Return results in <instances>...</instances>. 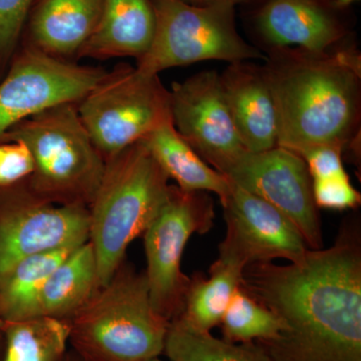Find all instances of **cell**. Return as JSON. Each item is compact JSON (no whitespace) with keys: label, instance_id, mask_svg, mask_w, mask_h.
Instances as JSON below:
<instances>
[{"label":"cell","instance_id":"obj_10","mask_svg":"<svg viewBox=\"0 0 361 361\" xmlns=\"http://www.w3.org/2000/svg\"><path fill=\"white\" fill-rule=\"evenodd\" d=\"M108 71L80 66L28 44L14 56L0 82V142L23 121L47 109L78 103Z\"/></svg>","mask_w":361,"mask_h":361},{"label":"cell","instance_id":"obj_7","mask_svg":"<svg viewBox=\"0 0 361 361\" xmlns=\"http://www.w3.org/2000/svg\"><path fill=\"white\" fill-rule=\"evenodd\" d=\"M78 113L104 159L120 153L172 120L170 92L159 75L132 66L106 73L78 103Z\"/></svg>","mask_w":361,"mask_h":361},{"label":"cell","instance_id":"obj_9","mask_svg":"<svg viewBox=\"0 0 361 361\" xmlns=\"http://www.w3.org/2000/svg\"><path fill=\"white\" fill-rule=\"evenodd\" d=\"M89 233L87 207L45 202L25 180L0 187V279L23 259L82 245Z\"/></svg>","mask_w":361,"mask_h":361},{"label":"cell","instance_id":"obj_5","mask_svg":"<svg viewBox=\"0 0 361 361\" xmlns=\"http://www.w3.org/2000/svg\"><path fill=\"white\" fill-rule=\"evenodd\" d=\"M20 141L32 154L33 170L25 182L35 196L59 206H84L94 201L106 159L94 146L77 103L47 109L14 126L2 142Z\"/></svg>","mask_w":361,"mask_h":361},{"label":"cell","instance_id":"obj_14","mask_svg":"<svg viewBox=\"0 0 361 361\" xmlns=\"http://www.w3.org/2000/svg\"><path fill=\"white\" fill-rule=\"evenodd\" d=\"M259 35L274 49L311 54L332 51L345 30L318 0H266L256 16Z\"/></svg>","mask_w":361,"mask_h":361},{"label":"cell","instance_id":"obj_18","mask_svg":"<svg viewBox=\"0 0 361 361\" xmlns=\"http://www.w3.org/2000/svg\"><path fill=\"white\" fill-rule=\"evenodd\" d=\"M147 146L161 170L185 192H206L224 200L231 182L211 167L177 132L172 120L145 137Z\"/></svg>","mask_w":361,"mask_h":361},{"label":"cell","instance_id":"obj_21","mask_svg":"<svg viewBox=\"0 0 361 361\" xmlns=\"http://www.w3.org/2000/svg\"><path fill=\"white\" fill-rule=\"evenodd\" d=\"M75 248L44 252L23 259L0 279V319L16 322L39 316V299L54 270Z\"/></svg>","mask_w":361,"mask_h":361},{"label":"cell","instance_id":"obj_28","mask_svg":"<svg viewBox=\"0 0 361 361\" xmlns=\"http://www.w3.org/2000/svg\"><path fill=\"white\" fill-rule=\"evenodd\" d=\"M342 151L334 147H316L301 153L311 179L322 180L348 175L341 159Z\"/></svg>","mask_w":361,"mask_h":361},{"label":"cell","instance_id":"obj_24","mask_svg":"<svg viewBox=\"0 0 361 361\" xmlns=\"http://www.w3.org/2000/svg\"><path fill=\"white\" fill-rule=\"evenodd\" d=\"M220 325L223 339L234 343L275 341L285 329L281 319L249 295L241 285L233 294Z\"/></svg>","mask_w":361,"mask_h":361},{"label":"cell","instance_id":"obj_26","mask_svg":"<svg viewBox=\"0 0 361 361\" xmlns=\"http://www.w3.org/2000/svg\"><path fill=\"white\" fill-rule=\"evenodd\" d=\"M312 194L317 208L348 210L360 205L361 195L351 185L349 176L312 180Z\"/></svg>","mask_w":361,"mask_h":361},{"label":"cell","instance_id":"obj_12","mask_svg":"<svg viewBox=\"0 0 361 361\" xmlns=\"http://www.w3.org/2000/svg\"><path fill=\"white\" fill-rule=\"evenodd\" d=\"M225 177L283 213L296 226L310 250L323 248L312 179L300 156L279 146L259 153L246 152Z\"/></svg>","mask_w":361,"mask_h":361},{"label":"cell","instance_id":"obj_2","mask_svg":"<svg viewBox=\"0 0 361 361\" xmlns=\"http://www.w3.org/2000/svg\"><path fill=\"white\" fill-rule=\"evenodd\" d=\"M265 63L276 109L278 146L297 155L322 146L343 151L360 121L357 52L275 49Z\"/></svg>","mask_w":361,"mask_h":361},{"label":"cell","instance_id":"obj_29","mask_svg":"<svg viewBox=\"0 0 361 361\" xmlns=\"http://www.w3.org/2000/svg\"><path fill=\"white\" fill-rule=\"evenodd\" d=\"M183 4H189L194 6H216V4H229L233 6H238L241 4H248V2L254 1V0H178Z\"/></svg>","mask_w":361,"mask_h":361},{"label":"cell","instance_id":"obj_6","mask_svg":"<svg viewBox=\"0 0 361 361\" xmlns=\"http://www.w3.org/2000/svg\"><path fill=\"white\" fill-rule=\"evenodd\" d=\"M153 4L155 35L135 66L142 73L159 75L168 68L204 61H267V56L239 35L236 6H194L178 0H153Z\"/></svg>","mask_w":361,"mask_h":361},{"label":"cell","instance_id":"obj_15","mask_svg":"<svg viewBox=\"0 0 361 361\" xmlns=\"http://www.w3.org/2000/svg\"><path fill=\"white\" fill-rule=\"evenodd\" d=\"M220 75L235 127L247 151L259 153L277 147L276 109L263 66L230 63Z\"/></svg>","mask_w":361,"mask_h":361},{"label":"cell","instance_id":"obj_8","mask_svg":"<svg viewBox=\"0 0 361 361\" xmlns=\"http://www.w3.org/2000/svg\"><path fill=\"white\" fill-rule=\"evenodd\" d=\"M214 219L210 195L171 186L160 213L142 234L149 298L157 312L170 322L182 312L190 282L180 268L185 247L192 235L210 231Z\"/></svg>","mask_w":361,"mask_h":361},{"label":"cell","instance_id":"obj_4","mask_svg":"<svg viewBox=\"0 0 361 361\" xmlns=\"http://www.w3.org/2000/svg\"><path fill=\"white\" fill-rule=\"evenodd\" d=\"M70 324L85 361H149L164 353L170 322L153 307L146 274L123 262Z\"/></svg>","mask_w":361,"mask_h":361},{"label":"cell","instance_id":"obj_20","mask_svg":"<svg viewBox=\"0 0 361 361\" xmlns=\"http://www.w3.org/2000/svg\"><path fill=\"white\" fill-rule=\"evenodd\" d=\"M244 266L218 258L211 265L208 276L195 273L190 278L180 318L190 326L211 332L220 325L233 294L241 285Z\"/></svg>","mask_w":361,"mask_h":361},{"label":"cell","instance_id":"obj_23","mask_svg":"<svg viewBox=\"0 0 361 361\" xmlns=\"http://www.w3.org/2000/svg\"><path fill=\"white\" fill-rule=\"evenodd\" d=\"M171 361H271L261 344L234 343L190 326L180 318L170 322L164 353Z\"/></svg>","mask_w":361,"mask_h":361},{"label":"cell","instance_id":"obj_16","mask_svg":"<svg viewBox=\"0 0 361 361\" xmlns=\"http://www.w3.org/2000/svg\"><path fill=\"white\" fill-rule=\"evenodd\" d=\"M104 0H35L28 14L30 45L63 59L78 54L96 32Z\"/></svg>","mask_w":361,"mask_h":361},{"label":"cell","instance_id":"obj_25","mask_svg":"<svg viewBox=\"0 0 361 361\" xmlns=\"http://www.w3.org/2000/svg\"><path fill=\"white\" fill-rule=\"evenodd\" d=\"M35 0H0V63L13 56Z\"/></svg>","mask_w":361,"mask_h":361},{"label":"cell","instance_id":"obj_31","mask_svg":"<svg viewBox=\"0 0 361 361\" xmlns=\"http://www.w3.org/2000/svg\"><path fill=\"white\" fill-rule=\"evenodd\" d=\"M332 4H336V6L342 7V6H350L353 2L357 1V0H329Z\"/></svg>","mask_w":361,"mask_h":361},{"label":"cell","instance_id":"obj_33","mask_svg":"<svg viewBox=\"0 0 361 361\" xmlns=\"http://www.w3.org/2000/svg\"><path fill=\"white\" fill-rule=\"evenodd\" d=\"M149 361H161V360H160V358L157 357V358H154V360H149Z\"/></svg>","mask_w":361,"mask_h":361},{"label":"cell","instance_id":"obj_11","mask_svg":"<svg viewBox=\"0 0 361 361\" xmlns=\"http://www.w3.org/2000/svg\"><path fill=\"white\" fill-rule=\"evenodd\" d=\"M169 92L175 129L208 165L225 176L248 151L235 127L219 73L202 71L174 82Z\"/></svg>","mask_w":361,"mask_h":361},{"label":"cell","instance_id":"obj_32","mask_svg":"<svg viewBox=\"0 0 361 361\" xmlns=\"http://www.w3.org/2000/svg\"><path fill=\"white\" fill-rule=\"evenodd\" d=\"M4 331H2V322L0 319V360H1L2 355H4Z\"/></svg>","mask_w":361,"mask_h":361},{"label":"cell","instance_id":"obj_30","mask_svg":"<svg viewBox=\"0 0 361 361\" xmlns=\"http://www.w3.org/2000/svg\"><path fill=\"white\" fill-rule=\"evenodd\" d=\"M61 361H85L84 358L80 357V355H78L77 353H75V350H73L71 349V351H68V353H66V355L63 356V360Z\"/></svg>","mask_w":361,"mask_h":361},{"label":"cell","instance_id":"obj_3","mask_svg":"<svg viewBox=\"0 0 361 361\" xmlns=\"http://www.w3.org/2000/svg\"><path fill=\"white\" fill-rule=\"evenodd\" d=\"M168 176L144 140L106 159L89 207V242L101 287L123 262L128 247L155 220L170 194Z\"/></svg>","mask_w":361,"mask_h":361},{"label":"cell","instance_id":"obj_22","mask_svg":"<svg viewBox=\"0 0 361 361\" xmlns=\"http://www.w3.org/2000/svg\"><path fill=\"white\" fill-rule=\"evenodd\" d=\"M2 331L4 349L0 361H61L68 353L71 324L66 320L37 316L2 322Z\"/></svg>","mask_w":361,"mask_h":361},{"label":"cell","instance_id":"obj_13","mask_svg":"<svg viewBox=\"0 0 361 361\" xmlns=\"http://www.w3.org/2000/svg\"><path fill=\"white\" fill-rule=\"evenodd\" d=\"M220 203L227 230L219 246V258L244 267L277 259L296 263L310 250L290 219L238 185L231 182L229 194Z\"/></svg>","mask_w":361,"mask_h":361},{"label":"cell","instance_id":"obj_19","mask_svg":"<svg viewBox=\"0 0 361 361\" xmlns=\"http://www.w3.org/2000/svg\"><path fill=\"white\" fill-rule=\"evenodd\" d=\"M101 288L96 256L89 241L54 270L39 299V316L71 322Z\"/></svg>","mask_w":361,"mask_h":361},{"label":"cell","instance_id":"obj_27","mask_svg":"<svg viewBox=\"0 0 361 361\" xmlns=\"http://www.w3.org/2000/svg\"><path fill=\"white\" fill-rule=\"evenodd\" d=\"M33 170L32 154L20 141L0 144V187L26 179Z\"/></svg>","mask_w":361,"mask_h":361},{"label":"cell","instance_id":"obj_1","mask_svg":"<svg viewBox=\"0 0 361 361\" xmlns=\"http://www.w3.org/2000/svg\"><path fill=\"white\" fill-rule=\"evenodd\" d=\"M241 287L284 323L261 342L271 361H361V228L342 224L334 245L289 265L252 263Z\"/></svg>","mask_w":361,"mask_h":361},{"label":"cell","instance_id":"obj_17","mask_svg":"<svg viewBox=\"0 0 361 361\" xmlns=\"http://www.w3.org/2000/svg\"><path fill=\"white\" fill-rule=\"evenodd\" d=\"M153 0H104L96 32L78 54L94 59H139L155 35Z\"/></svg>","mask_w":361,"mask_h":361}]
</instances>
